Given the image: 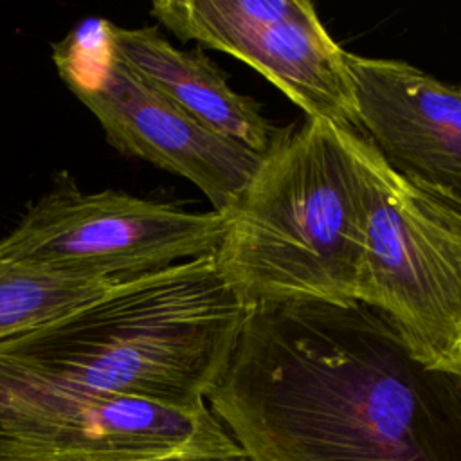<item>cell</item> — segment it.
<instances>
[{
	"mask_svg": "<svg viewBox=\"0 0 461 461\" xmlns=\"http://www.w3.org/2000/svg\"><path fill=\"white\" fill-rule=\"evenodd\" d=\"M205 403L245 461H461V376L360 301L247 310Z\"/></svg>",
	"mask_w": 461,
	"mask_h": 461,
	"instance_id": "cell-1",
	"label": "cell"
},
{
	"mask_svg": "<svg viewBox=\"0 0 461 461\" xmlns=\"http://www.w3.org/2000/svg\"><path fill=\"white\" fill-rule=\"evenodd\" d=\"M113 285L0 254V342L95 301Z\"/></svg>",
	"mask_w": 461,
	"mask_h": 461,
	"instance_id": "cell-11",
	"label": "cell"
},
{
	"mask_svg": "<svg viewBox=\"0 0 461 461\" xmlns=\"http://www.w3.org/2000/svg\"><path fill=\"white\" fill-rule=\"evenodd\" d=\"M335 128L366 191L358 301L387 317L418 362L461 376V196L400 175L358 130Z\"/></svg>",
	"mask_w": 461,
	"mask_h": 461,
	"instance_id": "cell-4",
	"label": "cell"
},
{
	"mask_svg": "<svg viewBox=\"0 0 461 461\" xmlns=\"http://www.w3.org/2000/svg\"><path fill=\"white\" fill-rule=\"evenodd\" d=\"M225 216L214 261L247 310L358 301L366 191L333 124L279 130Z\"/></svg>",
	"mask_w": 461,
	"mask_h": 461,
	"instance_id": "cell-3",
	"label": "cell"
},
{
	"mask_svg": "<svg viewBox=\"0 0 461 461\" xmlns=\"http://www.w3.org/2000/svg\"><path fill=\"white\" fill-rule=\"evenodd\" d=\"M110 54L137 79L171 101L203 128L258 155H265L279 130L258 103L234 92L221 70L200 50H180L157 27H119L103 20Z\"/></svg>",
	"mask_w": 461,
	"mask_h": 461,
	"instance_id": "cell-10",
	"label": "cell"
},
{
	"mask_svg": "<svg viewBox=\"0 0 461 461\" xmlns=\"http://www.w3.org/2000/svg\"><path fill=\"white\" fill-rule=\"evenodd\" d=\"M358 131L400 175L461 196V85L348 52Z\"/></svg>",
	"mask_w": 461,
	"mask_h": 461,
	"instance_id": "cell-9",
	"label": "cell"
},
{
	"mask_svg": "<svg viewBox=\"0 0 461 461\" xmlns=\"http://www.w3.org/2000/svg\"><path fill=\"white\" fill-rule=\"evenodd\" d=\"M245 313L212 252L119 281L2 340L0 357L94 393L194 407L223 375Z\"/></svg>",
	"mask_w": 461,
	"mask_h": 461,
	"instance_id": "cell-2",
	"label": "cell"
},
{
	"mask_svg": "<svg viewBox=\"0 0 461 461\" xmlns=\"http://www.w3.org/2000/svg\"><path fill=\"white\" fill-rule=\"evenodd\" d=\"M52 61L112 148L184 176L212 211L225 214L261 164L263 155L203 128L121 65L104 45L103 20L56 43Z\"/></svg>",
	"mask_w": 461,
	"mask_h": 461,
	"instance_id": "cell-7",
	"label": "cell"
},
{
	"mask_svg": "<svg viewBox=\"0 0 461 461\" xmlns=\"http://www.w3.org/2000/svg\"><path fill=\"white\" fill-rule=\"evenodd\" d=\"M151 16L182 41L230 54L308 119L358 130L348 52L304 0H157Z\"/></svg>",
	"mask_w": 461,
	"mask_h": 461,
	"instance_id": "cell-8",
	"label": "cell"
},
{
	"mask_svg": "<svg viewBox=\"0 0 461 461\" xmlns=\"http://www.w3.org/2000/svg\"><path fill=\"white\" fill-rule=\"evenodd\" d=\"M227 216L104 189L85 193L61 173L0 238V254L50 268L126 281L212 254Z\"/></svg>",
	"mask_w": 461,
	"mask_h": 461,
	"instance_id": "cell-6",
	"label": "cell"
},
{
	"mask_svg": "<svg viewBox=\"0 0 461 461\" xmlns=\"http://www.w3.org/2000/svg\"><path fill=\"white\" fill-rule=\"evenodd\" d=\"M0 461H245L207 403L94 393L0 357Z\"/></svg>",
	"mask_w": 461,
	"mask_h": 461,
	"instance_id": "cell-5",
	"label": "cell"
}]
</instances>
